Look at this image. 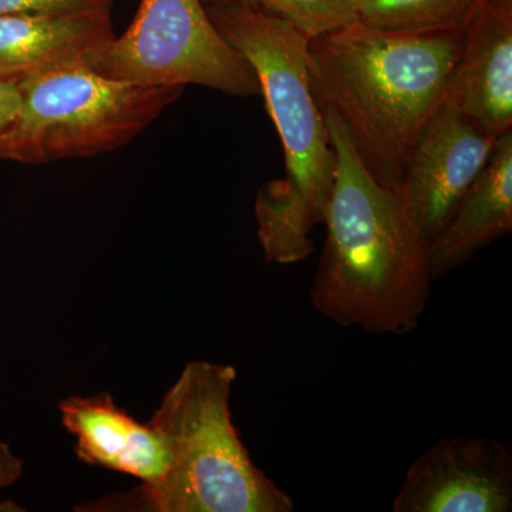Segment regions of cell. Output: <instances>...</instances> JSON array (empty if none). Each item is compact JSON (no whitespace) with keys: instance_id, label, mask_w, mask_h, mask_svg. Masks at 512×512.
Returning a JSON list of instances; mask_svg holds the SVG:
<instances>
[{"instance_id":"1","label":"cell","mask_w":512,"mask_h":512,"mask_svg":"<svg viewBox=\"0 0 512 512\" xmlns=\"http://www.w3.org/2000/svg\"><path fill=\"white\" fill-rule=\"evenodd\" d=\"M463 46L464 32H384L360 23L309 40L313 96L377 183L399 190Z\"/></svg>"},{"instance_id":"2","label":"cell","mask_w":512,"mask_h":512,"mask_svg":"<svg viewBox=\"0 0 512 512\" xmlns=\"http://www.w3.org/2000/svg\"><path fill=\"white\" fill-rule=\"evenodd\" d=\"M323 119L336 167L313 308L343 328L407 335L429 303V244L399 194L367 171L339 121L330 113Z\"/></svg>"},{"instance_id":"3","label":"cell","mask_w":512,"mask_h":512,"mask_svg":"<svg viewBox=\"0 0 512 512\" xmlns=\"http://www.w3.org/2000/svg\"><path fill=\"white\" fill-rule=\"evenodd\" d=\"M211 22L258 77L285 153V177L262 185L255 200L265 259L291 265L313 251L335 180V151L313 96L309 37L292 23L244 2L205 5Z\"/></svg>"},{"instance_id":"4","label":"cell","mask_w":512,"mask_h":512,"mask_svg":"<svg viewBox=\"0 0 512 512\" xmlns=\"http://www.w3.org/2000/svg\"><path fill=\"white\" fill-rule=\"evenodd\" d=\"M237 370L194 360L168 389L150 420L168 448V468L156 485L131 497L156 512H292L291 495L249 457L232 423Z\"/></svg>"},{"instance_id":"5","label":"cell","mask_w":512,"mask_h":512,"mask_svg":"<svg viewBox=\"0 0 512 512\" xmlns=\"http://www.w3.org/2000/svg\"><path fill=\"white\" fill-rule=\"evenodd\" d=\"M19 89L22 106L0 138V161L40 165L127 146L185 87L109 79L76 63L25 80Z\"/></svg>"},{"instance_id":"6","label":"cell","mask_w":512,"mask_h":512,"mask_svg":"<svg viewBox=\"0 0 512 512\" xmlns=\"http://www.w3.org/2000/svg\"><path fill=\"white\" fill-rule=\"evenodd\" d=\"M87 64L123 82L261 96L251 64L225 42L201 0H141L126 32Z\"/></svg>"},{"instance_id":"7","label":"cell","mask_w":512,"mask_h":512,"mask_svg":"<svg viewBox=\"0 0 512 512\" xmlns=\"http://www.w3.org/2000/svg\"><path fill=\"white\" fill-rule=\"evenodd\" d=\"M512 456L487 437L437 441L409 467L394 512H510Z\"/></svg>"},{"instance_id":"8","label":"cell","mask_w":512,"mask_h":512,"mask_svg":"<svg viewBox=\"0 0 512 512\" xmlns=\"http://www.w3.org/2000/svg\"><path fill=\"white\" fill-rule=\"evenodd\" d=\"M495 140L447 104L424 127L396 192L427 244L483 171Z\"/></svg>"},{"instance_id":"9","label":"cell","mask_w":512,"mask_h":512,"mask_svg":"<svg viewBox=\"0 0 512 512\" xmlns=\"http://www.w3.org/2000/svg\"><path fill=\"white\" fill-rule=\"evenodd\" d=\"M444 104L495 138L512 131V0H488L468 25Z\"/></svg>"},{"instance_id":"10","label":"cell","mask_w":512,"mask_h":512,"mask_svg":"<svg viewBox=\"0 0 512 512\" xmlns=\"http://www.w3.org/2000/svg\"><path fill=\"white\" fill-rule=\"evenodd\" d=\"M113 37L107 9L0 16V80L20 84L60 67L89 63Z\"/></svg>"},{"instance_id":"11","label":"cell","mask_w":512,"mask_h":512,"mask_svg":"<svg viewBox=\"0 0 512 512\" xmlns=\"http://www.w3.org/2000/svg\"><path fill=\"white\" fill-rule=\"evenodd\" d=\"M63 426L77 439L84 463L128 474L141 485H156L168 468V448L150 424L138 423L104 392L70 396L59 403Z\"/></svg>"},{"instance_id":"12","label":"cell","mask_w":512,"mask_h":512,"mask_svg":"<svg viewBox=\"0 0 512 512\" xmlns=\"http://www.w3.org/2000/svg\"><path fill=\"white\" fill-rule=\"evenodd\" d=\"M512 231V131L497 137L487 164L429 244L431 278L458 268Z\"/></svg>"},{"instance_id":"13","label":"cell","mask_w":512,"mask_h":512,"mask_svg":"<svg viewBox=\"0 0 512 512\" xmlns=\"http://www.w3.org/2000/svg\"><path fill=\"white\" fill-rule=\"evenodd\" d=\"M488 0H356L357 22L384 32H466Z\"/></svg>"},{"instance_id":"14","label":"cell","mask_w":512,"mask_h":512,"mask_svg":"<svg viewBox=\"0 0 512 512\" xmlns=\"http://www.w3.org/2000/svg\"><path fill=\"white\" fill-rule=\"evenodd\" d=\"M244 2L292 23L309 39L336 32L357 22L356 0H201Z\"/></svg>"},{"instance_id":"15","label":"cell","mask_w":512,"mask_h":512,"mask_svg":"<svg viewBox=\"0 0 512 512\" xmlns=\"http://www.w3.org/2000/svg\"><path fill=\"white\" fill-rule=\"evenodd\" d=\"M113 0H0V16L110 10Z\"/></svg>"},{"instance_id":"16","label":"cell","mask_w":512,"mask_h":512,"mask_svg":"<svg viewBox=\"0 0 512 512\" xmlns=\"http://www.w3.org/2000/svg\"><path fill=\"white\" fill-rule=\"evenodd\" d=\"M22 106V93L19 84L0 80V138L8 133L9 128L18 119Z\"/></svg>"},{"instance_id":"17","label":"cell","mask_w":512,"mask_h":512,"mask_svg":"<svg viewBox=\"0 0 512 512\" xmlns=\"http://www.w3.org/2000/svg\"><path fill=\"white\" fill-rule=\"evenodd\" d=\"M22 474V458L13 453L8 443L0 441V490L15 484Z\"/></svg>"}]
</instances>
